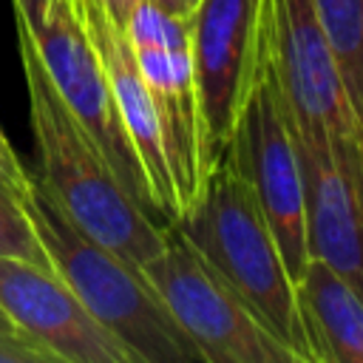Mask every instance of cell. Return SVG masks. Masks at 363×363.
Wrapping results in <instances>:
<instances>
[{
	"label": "cell",
	"mask_w": 363,
	"mask_h": 363,
	"mask_svg": "<svg viewBox=\"0 0 363 363\" xmlns=\"http://www.w3.org/2000/svg\"><path fill=\"white\" fill-rule=\"evenodd\" d=\"M14 26L31 133L40 153V184L82 233L142 269L164 247L167 227L122 187L88 130L57 94L26 28L20 23Z\"/></svg>",
	"instance_id": "6da1fadb"
},
{
	"label": "cell",
	"mask_w": 363,
	"mask_h": 363,
	"mask_svg": "<svg viewBox=\"0 0 363 363\" xmlns=\"http://www.w3.org/2000/svg\"><path fill=\"white\" fill-rule=\"evenodd\" d=\"M173 227L252 306L298 363H312L295 278L250 184L230 156L213 164L199 196L176 216Z\"/></svg>",
	"instance_id": "7a4b0ae2"
},
{
	"label": "cell",
	"mask_w": 363,
	"mask_h": 363,
	"mask_svg": "<svg viewBox=\"0 0 363 363\" xmlns=\"http://www.w3.org/2000/svg\"><path fill=\"white\" fill-rule=\"evenodd\" d=\"M23 207L54 272L82 306L130 349L136 363H201V354L170 318L139 267L82 233L31 176Z\"/></svg>",
	"instance_id": "3957f363"
},
{
	"label": "cell",
	"mask_w": 363,
	"mask_h": 363,
	"mask_svg": "<svg viewBox=\"0 0 363 363\" xmlns=\"http://www.w3.org/2000/svg\"><path fill=\"white\" fill-rule=\"evenodd\" d=\"M267 48L292 130L323 145L363 201V130L312 0H267Z\"/></svg>",
	"instance_id": "277c9868"
},
{
	"label": "cell",
	"mask_w": 363,
	"mask_h": 363,
	"mask_svg": "<svg viewBox=\"0 0 363 363\" xmlns=\"http://www.w3.org/2000/svg\"><path fill=\"white\" fill-rule=\"evenodd\" d=\"M14 20L26 28L48 79L57 94L88 130L122 187L147 210L159 224L162 216L153 207L145 170L133 153V145L125 133V125L116 113L111 85L102 68V60L88 37L82 11L77 0H11ZM167 227V224H164Z\"/></svg>",
	"instance_id": "5b68a950"
},
{
	"label": "cell",
	"mask_w": 363,
	"mask_h": 363,
	"mask_svg": "<svg viewBox=\"0 0 363 363\" xmlns=\"http://www.w3.org/2000/svg\"><path fill=\"white\" fill-rule=\"evenodd\" d=\"M142 275L204 363H298L173 224Z\"/></svg>",
	"instance_id": "8992f818"
},
{
	"label": "cell",
	"mask_w": 363,
	"mask_h": 363,
	"mask_svg": "<svg viewBox=\"0 0 363 363\" xmlns=\"http://www.w3.org/2000/svg\"><path fill=\"white\" fill-rule=\"evenodd\" d=\"M125 34L162 128L164 156L182 213L193 204L210 173L187 26L184 17H173L150 0H139L125 23Z\"/></svg>",
	"instance_id": "52a82bcc"
},
{
	"label": "cell",
	"mask_w": 363,
	"mask_h": 363,
	"mask_svg": "<svg viewBox=\"0 0 363 363\" xmlns=\"http://www.w3.org/2000/svg\"><path fill=\"white\" fill-rule=\"evenodd\" d=\"M184 26L213 170L267 60V0H196Z\"/></svg>",
	"instance_id": "ba28073f"
},
{
	"label": "cell",
	"mask_w": 363,
	"mask_h": 363,
	"mask_svg": "<svg viewBox=\"0 0 363 363\" xmlns=\"http://www.w3.org/2000/svg\"><path fill=\"white\" fill-rule=\"evenodd\" d=\"M224 156L233 159L250 184L281 247L286 269L298 281L309 261L303 224V176L289 113L269 62V48Z\"/></svg>",
	"instance_id": "9c48e42d"
},
{
	"label": "cell",
	"mask_w": 363,
	"mask_h": 363,
	"mask_svg": "<svg viewBox=\"0 0 363 363\" xmlns=\"http://www.w3.org/2000/svg\"><path fill=\"white\" fill-rule=\"evenodd\" d=\"M0 309L54 363H136L51 267L0 255Z\"/></svg>",
	"instance_id": "30bf717a"
},
{
	"label": "cell",
	"mask_w": 363,
	"mask_h": 363,
	"mask_svg": "<svg viewBox=\"0 0 363 363\" xmlns=\"http://www.w3.org/2000/svg\"><path fill=\"white\" fill-rule=\"evenodd\" d=\"M77 3L82 11L88 37L102 60L116 113H119L125 133L133 145V153L145 170L153 207L159 210L164 224H173L179 216V201H176V190H173V179H170V167H167V156H164L162 128H159L147 85L139 74L125 26H119L108 14L102 0H77Z\"/></svg>",
	"instance_id": "8fae6325"
},
{
	"label": "cell",
	"mask_w": 363,
	"mask_h": 363,
	"mask_svg": "<svg viewBox=\"0 0 363 363\" xmlns=\"http://www.w3.org/2000/svg\"><path fill=\"white\" fill-rule=\"evenodd\" d=\"M303 176L309 258L323 261L363 298V201L323 145L292 130Z\"/></svg>",
	"instance_id": "7c38bea8"
},
{
	"label": "cell",
	"mask_w": 363,
	"mask_h": 363,
	"mask_svg": "<svg viewBox=\"0 0 363 363\" xmlns=\"http://www.w3.org/2000/svg\"><path fill=\"white\" fill-rule=\"evenodd\" d=\"M295 292L312 363H363V298L318 258L306 261Z\"/></svg>",
	"instance_id": "4fadbf2b"
},
{
	"label": "cell",
	"mask_w": 363,
	"mask_h": 363,
	"mask_svg": "<svg viewBox=\"0 0 363 363\" xmlns=\"http://www.w3.org/2000/svg\"><path fill=\"white\" fill-rule=\"evenodd\" d=\"M312 9L363 130V0H312Z\"/></svg>",
	"instance_id": "5bb4252c"
},
{
	"label": "cell",
	"mask_w": 363,
	"mask_h": 363,
	"mask_svg": "<svg viewBox=\"0 0 363 363\" xmlns=\"http://www.w3.org/2000/svg\"><path fill=\"white\" fill-rule=\"evenodd\" d=\"M0 255L23 258V261H31L40 267H51L26 207L6 193H0Z\"/></svg>",
	"instance_id": "9a60e30c"
},
{
	"label": "cell",
	"mask_w": 363,
	"mask_h": 363,
	"mask_svg": "<svg viewBox=\"0 0 363 363\" xmlns=\"http://www.w3.org/2000/svg\"><path fill=\"white\" fill-rule=\"evenodd\" d=\"M0 173H3L6 182L11 184L17 201L23 204V199H26V193H28V184H31V173H28V170L23 167V162L17 159V153H14L11 142H9V136L3 133V128H0Z\"/></svg>",
	"instance_id": "2e32d148"
},
{
	"label": "cell",
	"mask_w": 363,
	"mask_h": 363,
	"mask_svg": "<svg viewBox=\"0 0 363 363\" xmlns=\"http://www.w3.org/2000/svg\"><path fill=\"white\" fill-rule=\"evenodd\" d=\"M0 363H54V357L20 335H0Z\"/></svg>",
	"instance_id": "e0dca14e"
},
{
	"label": "cell",
	"mask_w": 363,
	"mask_h": 363,
	"mask_svg": "<svg viewBox=\"0 0 363 363\" xmlns=\"http://www.w3.org/2000/svg\"><path fill=\"white\" fill-rule=\"evenodd\" d=\"M136 3H139V0H102V6L108 9V14H111L119 26L128 23V17H130V11L136 9Z\"/></svg>",
	"instance_id": "ac0fdd59"
},
{
	"label": "cell",
	"mask_w": 363,
	"mask_h": 363,
	"mask_svg": "<svg viewBox=\"0 0 363 363\" xmlns=\"http://www.w3.org/2000/svg\"><path fill=\"white\" fill-rule=\"evenodd\" d=\"M150 3H156L159 9H164L173 17H187L190 9L196 6V0H150Z\"/></svg>",
	"instance_id": "d6986e66"
},
{
	"label": "cell",
	"mask_w": 363,
	"mask_h": 363,
	"mask_svg": "<svg viewBox=\"0 0 363 363\" xmlns=\"http://www.w3.org/2000/svg\"><path fill=\"white\" fill-rule=\"evenodd\" d=\"M0 335H20L17 326L9 320V315H6L3 309H0ZM20 337H23V335H20ZM26 340H28V337H26Z\"/></svg>",
	"instance_id": "ffe728a7"
},
{
	"label": "cell",
	"mask_w": 363,
	"mask_h": 363,
	"mask_svg": "<svg viewBox=\"0 0 363 363\" xmlns=\"http://www.w3.org/2000/svg\"><path fill=\"white\" fill-rule=\"evenodd\" d=\"M0 193H6V196H11V199L17 201V196H14V190H11V184L6 182V176H3V173H0Z\"/></svg>",
	"instance_id": "44dd1931"
}]
</instances>
